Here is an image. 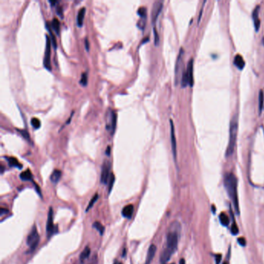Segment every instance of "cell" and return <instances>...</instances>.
I'll list each match as a JSON object with an SVG mask.
<instances>
[{"label": "cell", "mask_w": 264, "mask_h": 264, "mask_svg": "<svg viewBox=\"0 0 264 264\" xmlns=\"http://www.w3.org/2000/svg\"><path fill=\"white\" fill-rule=\"evenodd\" d=\"M224 183H225V187L226 188L229 198L232 202L235 211L238 214H239V200H238V192H237L238 180H237L236 177L232 173H228L225 174Z\"/></svg>", "instance_id": "6da1fadb"}, {"label": "cell", "mask_w": 264, "mask_h": 264, "mask_svg": "<svg viewBox=\"0 0 264 264\" xmlns=\"http://www.w3.org/2000/svg\"><path fill=\"white\" fill-rule=\"evenodd\" d=\"M237 133H238V119L237 116H234L230 122V128H229V140L225 156L227 157H230L234 152L235 143H236Z\"/></svg>", "instance_id": "7a4b0ae2"}, {"label": "cell", "mask_w": 264, "mask_h": 264, "mask_svg": "<svg viewBox=\"0 0 264 264\" xmlns=\"http://www.w3.org/2000/svg\"><path fill=\"white\" fill-rule=\"evenodd\" d=\"M178 244V232L174 230V231L169 232L167 235H166V245L164 249L168 251L171 254H174L177 248Z\"/></svg>", "instance_id": "3957f363"}, {"label": "cell", "mask_w": 264, "mask_h": 264, "mask_svg": "<svg viewBox=\"0 0 264 264\" xmlns=\"http://www.w3.org/2000/svg\"><path fill=\"white\" fill-rule=\"evenodd\" d=\"M39 242L40 235L38 234V232H37V227L34 225L33 229H31L29 234L28 235L27 239H26V244L29 247V252H33L37 248L38 244H39Z\"/></svg>", "instance_id": "277c9868"}, {"label": "cell", "mask_w": 264, "mask_h": 264, "mask_svg": "<svg viewBox=\"0 0 264 264\" xmlns=\"http://www.w3.org/2000/svg\"><path fill=\"white\" fill-rule=\"evenodd\" d=\"M117 116L114 111H109L106 115V128L107 131L110 133V135L112 136L116 131Z\"/></svg>", "instance_id": "5b68a950"}, {"label": "cell", "mask_w": 264, "mask_h": 264, "mask_svg": "<svg viewBox=\"0 0 264 264\" xmlns=\"http://www.w3.org/2000/svg\"><path fill=\"white\" fill-rule=\"evenodd\" d=\"M183 55H184V50L183 48H180L179 54L177 56L176 61V65H175V84H177L180 81V77L182 76L180 73H183L184 70H182L183 68Z\"/></svg>", "instance_id": "8992f818"}, {"label": "cell", "mask_w": 264, "mask_h": 264, "mask_svg": "<svg viewBox=\"0 0 264 264\" xmlns=\"http://www.w3.org/2000/svg\"><path fill=\"white\" fill-rule=\"evenodd\" d=\"M51 40L48 35H46V50L43 59V65L48 70H51Z\"/></svg>", "instance_id": "52a82bcc"}, {"label": "cell", "mask_w": 264, "mask_h": 264, "mask_svg": "<svg viewBox=\"0 0 264 264\" xmlns=\"http://www.w3.org/2000/svg\"><path fill=\"white\" fill-rule=\"evenodd\" d=\"M163 6H164V2L163 1H156L153 3L152 11H151V20H152L153 24L156 23L159 15L161 14V11H162Z\"/></svg>", "instance_id": "ba28073f"}, {"label": "cell", "mask_w": 264, "mask_h": 264, "mask_svg": "<svg viewBox=\"0 0 264 264\" xmlns=\"http://www.w3.org/2000/svg\"><path fill=\"white\" fill-rule=\"evenodd\" d=\"M110 169H111V164L109 161H105L102 166V172H101V182L102 184H107L108 180L110 177Z\"/></svg>", "instance_id": "9c48e42d"}, {"label": "cell", "mask_w": 264, "mask_h": 264, "mask_svg": "<svg viewBox=\"0 0 264 264\" xmlns=\"http://www.w3.org/2000/svg\"><path fill=\"white\" fill-rule=\"evenodd\" d=\"M170 141H171V148H172V153L174 156V161L177 159V140L175 136V130H174V125L172 120H170Z\"/></svg>", "instance_id": "30bf717a"}, {"label": "cell", "mask_w": 264, "mask_h": 264, "mask_svg": "<svg viewBox=\"0 0 264 264\" xmlns=\"http://www.w3.org/2000/svg\"><path fill=\"white\" fill-rule=\"evenodd\" d=\"M53 209L52 208H50L49 211H48V216H47V237H50L54 233V220H53Z\"/></svg>", "instance_id": "8fae6325"}, {"label": "cell", "mask_w": 264, "mask_h": 264, "mask_svg": "<svg viewBox=\"0 0 264 264\" xmlns=\"http://www.w3.org/2000/svg\"><path fill=\"white\" fill-rule=\"evenodd\" d=\"M193 67H194V60L191 59L190 61H188V67L186 70V73L188 75V84L191 87L194 85V76H193Z\"/></svg>", "instance_id": "7c38bea8"}, {"label": "cell", "mask_w": 264, "mask_h": 264, "mask_svg": "<svg viewBox=\"0 0 264 264\" xmlns=\"http://www.w3.org/2000/svg\"><path fill=\"white\" fill-rule=\"evenodd\" d=\"M157 252V246L154 244L150 245V246L149 248L148 252H147V259H146V264H150L151 261L153 260V257L155 256Z\"/></svg>", "instance_id": "4fadbf2b"}, {"label": "cell", "mask_w": 264, "mask_h": 264, "mask_svg": "<svg viewBox=\"0 0 264 264\" xmlns=\"http://www.w3.org/2000/svg\"><path fill=\"white\" fill-rule=\"evenodd\" d=\"M259 12H260V6H256V8L253 10V12H252V15L253 22H254L255 29H256V31H258L260 26V19H259Z\"/></svg>", "instance_id": "5bb4252c"}, {"label": "cell", "mask_w": 264, "mask_h": 264, "mask_svg": "<svg viewBox=\"0 0 264 264\" xmlns=\"http://www.w3.org/2000/svg\"><path fill=\"white\" fill-rule=\"evenodd\" d=\"M133 213V205H128L123 208V209L122 211V216L126 219H131L132 215Z\"/></svg>", "instance_id": "9a60e30c"}, {"label": "cell", "mask_w": 264, "mask_h": 264, "mask_svg": "<svg viewBox=\"0 0 264 264\" xmlns=\"http://www.w3.org/2000/svg\"><path fill=\"white\" fill-rule=\"evenodd\" d=\"M234 65H235L239 69L243 70V67H245V65H246V63H245L244 59H243V57H242V55L241 54L235 55V58H234Z\"/></svg>", "instance_id": "2e32d148"}, {"label": "cell", "mask_w": 264, "mask_h": 264, "mask_svg": "<svg viewBox=\"0 0 264 264\" xmlns=\"http://www.w3.org/2000/svg\"><path fill=\"white\" fill-rule=\"evenodd\" d=\"M85 12H86V9L83 7L79 10L78 16H77V23L78 26H82L83 22H84V18L85 16Z\"/></svg>", "instance_id": "e0dca14e"}, {"label": "cell", "mask_w": 264, "mask_h": 264, "mask_svg": "<svg viewBox=\"0 0 264 264\" xmlns=\"http://www.w3.org/2000/svg\"><path fill=\"white\" fill-rule=\"evenodd\" d=\"M61 177V171L59 170H54L51 174V180L54 184H57Z\"/></svg>", "instance_id": "ac0fdd59"}, {"label": "cell", "mask_w": 264, "mask_h": 264, "mask_svg": "<svg viewBox=\"0 0 264 264\" xmlns=\"http://www.w3.org/2000/svg\"><path fill=\"white\" fill-rule=\"evenodd\" d=\"M6 159L7 160L9 163V165L10 166H12V167H17V168H22V164H20L19 161L16 160L15 157H6Z\"/></svg>", "instance_id": "d6986e66"}, {"label": "cell", "mask_w": 264, "mask_h": 264, "mask_svg": "<svg viewBox=\"0 0 264 264\" xmlns=\"http://www.w3.org/2000/svg\"><path fill=\"white\" fill-rule=\"evenodd\" d=\"M90 252H91L90 248H89L88 246L85 247V248L84 249V250L82 251V252H81L80 255L81 261V262H83V261H84L85 260H87V259L88 258L89 255H90Z\"/></svg>", "instance_id": "ffe728a7"}, {"label": "cell", "mask_w": 264, "mask_h": 264, "mask_svg": "<svg viewBox=\"0 0 264 264\" xmlns=\"http://www.w3.org/2000/svg\"><path fill=\"white\" fill-rule=\"evenodd\" d=\"M264 105V93L262 90L260 91L259 93V111L261 113Z\"/></svg>", "instance_id": "44dd1931"}, {"label": "cell", "mask_w": 264, "mask_h": 264, "mask_svg": "<svg viewBox=\"0 0 264 264\" xmlns=\"http://www.w3.org/2000/svg\"><path fill=\"white\" fill-rule=\"evenodd\" d=\"M20 178L23 180H32V174L29 171V170H26V171L22 172L20 175Z\"/></svg>", "instance_id": "7402d4cb"}, {"label": "cell", "mask_w": 264, "mask_h": 264, "mask_svg": "<svg viewBox=\"0 0 264 264\" xmlns=\"http://www.w3.org/2000/svg\"><path fill=\"white\" fill-rule=\"evenodd\" d=\"M47 30L50 33V38H51V44L53 45L54 48L56 49L57 48V40H56V38H55V36L54 35V33H52L51 31V29L49 27V25L48 23H47Z\"/></svg>", "instance_id": "603a6c76"}, {"label": "cell", "mask_w": 264, "mask_h": 264, "mask_svg": "<svg viewBox=\"0 0 264 264\" xmlns=\"http://www.w3.org/2000/svg\"><path fill=\"white\" fill-rule=\"evenodd\" d=\"M219 219H220V222H221V224L222 225H224V226H227V225H229V219L227 215H226V214L221 213V215H220V216H219Z\"/></svg>", "instance_id": "cb8c5ba5"}, {"label": "cell", "mask_w": 264, "mask_h": 264, "mask_svg": "<svg viewBox=\"0 0 264 264\" xmlns=\"http://www.w3.org/2000/svg\"><path fill=\"white\" fill-rule=\"evenodd\" d=\"M51 24H52V27L54 28L56 33L59 34V32H60V22H59V20H57V18H54Z\"/></svg>", "instance_id": "d4e9b609"}, {"label": "cell", "mask_w": 264, "mask_h": 264, "mask_svg": "<svg viewBox=\"0 0 264 264\" xmlns=\"http://www.w3.org/2000/svg\"><path fill=\"white\" fill-rule=\"evenodd\" d=\"M92 226H93V227H94L95 229L96 230L101 234V235H103L104 232H105V228H104V226L101 224V223L98 222V221H95V222H94V224H93Z\"/></svg>", "instance_id": "484cf974"}, {"label": "cell", "mask_w": 264, "mask_h": 264, "mask_svg": "<svg viewBox=\"0 0 264 264\" xmlns=\"http://www.w3.org/2000/svg\"><path fill=\"white\" fill-rule=\"evenodd\" d=\"M181 81V86L183 88H185L188 84V75H187V73H186V70H184L183 73H182L181 81Z\"/></svg>", "instance_id": "4316f807"}, {"label": "cell", "mask_w": 264, "mask_h": 264, "mask_svg": "<svg viewBox=\"0 0 264 264\" xmlns=\"http://www.w3.org/2000/svg\"><path fill=\"white\" fill-rule=\"evenodd\" d=\"M31 125H33V127L35 129H38L41 125V122L37 118L33 117L31 119Z\"/></svg>", "instance_id": "83f0119b"}, {"label": "cell", "mask_w": 264, "mask_h": 264, "mask_svg": "<svg viewBox=\"0 0 264 264\" xmlns=\"http://www.w3.org/2000/svg\"><path fill=\"white\" fill-rule=\"evenodd\" d=\"M80 84L84 87L86 86L88 84V74L87 73H83L81 74V77L80 79Z\"/></svg>", "instance_id": "f1b7e54d"}, {"label": "cell", "mask_w": 264, "mask_h": 264, "mask_svg": "<svg viewBox=\"0 0 264 264\" xmlns=\"http://www.w3.org/2000/svg\"><path fill=\"white\" fill-rule=\"evenodd\" d=\"M98 194H95V195L94 197H93V198H92V200H91L90 202H89V204H88V207H87L86 211H89V210L91 209V208H92V207H93V205H95V203L96 201L98 200Z\"/></svg>", "instance_id": "f546056e"}, {"label": "cell", "mask_w": 264, "mask_h": 264, "mask_svg": "<svg viewBox=\"0 0 264 264\" xmlns=\"http://www.w3.org/2000/svg\"><path fill=\"white\" fill-rule=\"evenodd\" d=\"M17 131L21 134L23 138L26 140L29 141L30 142V138H29V133L27 132V130H26V129H17Z\"/></svg>", "instance_id": "4dcf8cb0"}, {"label": "cell", "mask_w": 264, "mask_h": 264, "mask_svg": "<svg viewBox=\"0 0 264 264\" xmlns=\"http://www.w3.org/2000/svg\"><path fill=\"white\" fill-rule=\"evenodd\" d=\"M146 21H147V18H140L137 23V26L140 29H144L145 26H146Z\"/></svg>", "instance_id": "1f68e13d"}, {"label": "cell", "mask_w": 264, "mask_h": 264, "mask_svg": "<svg viewBox=\"0 0 264 264\" xmlns=\"http://www.w3.org/2000/svg\"><path fill=\"white\" fill-rule=\"evenodd\" d=\"M138 15L140 16V18H147V8L145 7H140L138 10Z\"/></svg>", "instance_id": "d6a6232c"}, {"label": "cell", "mask_w": 264, "mask_h": 264, "mask_svg": "<svg viewBox=\"0 0 264 264\" xmlns=\"http://www.w3.org/2000/svg\"><path fill=\"white\" fill-rule=\"evenodd\" d=\"M114 181H115V176H114L113 174H111L110 175V177H109V192H111V188L113 187V184H114Z\"/></svg>", "instance_id": "836d02e7"}, {"label": "cell", "mask_w": 264, "mask_h": 264, "mask_svg": "<svg viewBox=\"0 0 264 264\" xmlns=\"http://www.w3.org/2000/svg\"><path fill=\"white\" fill-rule=\"evenodd\" d=\"M153 34H154V43L155 45H158L159 41H160V39H159V35L158 33H157L156 28L153 27Z\"/></svg>", "instance_id": "e575fe53"}, {"label": "cell", "mask_w": 264, "mask_h": 264, "mask_svg": "<svg viewBox=\"0 0 264 264\" xmlns=\"http://www.w3.org/2000/svg\"><path fill=\"white\" fill-rule=\"evenodd\" d=\"M231 231H232V234L234 235H237V234H238V232H239V229H238V227H237V225H236V224H235V222H234L232 224Z\"/></svg>", "instance_id": "d590c367"}, {"label": "cell", "mask_w": 264, "mask_h": 264, "mask_svg": "<svg viewBox=\"0 0 264 264\" xmlns=\"http://www.w3.org/2000/svg\"><path fill=\"white\" fill-rule=\"evenodd\" d=\"M238 243H239L242 246H245L246 244V239H245L244 238L241 237V238H239V239H238Z\"/></svg>", "instance_id": "8d00e7d4"}, {"label": "cell", "mask_w": 264, "mask_h": 264, "mask_svg": "<svg viewBox=\"0 0 264 264\" xmlns=\"http://www.w3.org/2000/svg\"><path fill=\"white\" fill-rule=\"evenodd\" d=\"M215 263L216 264H220V262L221 260V256L220 254H216L215 256Z\"/></svg>", "instance_id": "74e56055"}, {"label": "cell", "mask_w": 264, "mask_h": 264, "mask_svg": "<svg viewBox=\"0 0 264 264\" xmlns=\"http://www.w3.org/2000/svg\"><path fill=\"white\" fill-rule=\"evenodd\" d=\"M57 14H58L59 16H63V10H62V7H61V6H57Z\"/></svg>", "instance_id": "f35d334b"}, {"label": "cell", "mask_w": 264, "mask_h": 264, "mask_svg": "<svg viewBox=\"0 0 264 264\" xmlns=\"http://www.w3.org/2000/svg\"><path fill=\"white\" fill-rule=\"evenodd\" d=\"M84 44H85V48L87 51H89V42H88V38H85L84 40Z\"/></svg>", "instance_id": "ab89813d"}, {"label": "cell", "mask_w": 264, "mask_h": 264, "mask_svg": "<svg viewBox=\"0 0 264 264\" xmlns=\"http://www.w3.org/2000/svg\"><path fill=\"white\" fill-rule=\"evenodd\" d=\"M6 213H8V210L5 209L3 208H1V209H0V214H1V215H6Z\"/></svg>", "instance_id": "60d3db41"}, {"label": "cell", "mask_w": 264, "mask_h": 264, "mask_svg": "<svg viewBox=\"0 0 264 264\" xmlns=\"http://www.w3.org/2000/svg\"><path fill=\"white\" fill-rule=\"evenodd\" d=\"M205 2H204V3H203V6H202V10H201V11H200V14H199V16H198V23H199L200 22V20H201V17H202V11H203V9H204V4H205Z\"/></svg>", "instance_id": "b9f144b4"}, {"label": "cell", "mask_w": 264, "mask_h": 264, "mask_svg": "<svg viewBox=\"0 0 264 264\" xmlns=\"http://www.w3.org/2000/svg\"><path fill=\"white\" fill-rule=\"evenodd\" d=\"M110 151H111V149H110V147L109 146V147H107V150H106V153L108 155V156H110Z\"/></svg>", "instance_id": "7bdbcfd3"}, {"label": "cell", "mask_w": 264, "mask_h": 264, "mask_svg": "<svg viewBox=\"0 0 264 264\" xmlns=\"http://www.w3.org/2000/svg\"><path fill=\"white\" fill-rule=\"evenodd\" d=\"M179 264H185V260L183 258L180 259V262H179Z\"/></svg>", "instance_id": "ee69618b"}, {"label": "cell", "mask_w": 264, "mask_h": 264, "mask_svg": "<svg viewBox=\"0 0 264 264\" xmlns=\"http://www.w3.org/2000/svg\"><path fill=\"white\" fill-rule=\"evenodd\" d=\"M49 2H51V4L52 5V6H54V5L57 4V2H57V1H49Z\"/></svg>", "instance_id": "f6af8a7d"}, {"label": "cell", "mask_w": 264, "mask_h": 264, "mask_svg": "<svg viewBox=\"0 0 264 264\" xmlns=\"http://www.w3.org/2000/svg\"><path fill=\"white\" fill-rule=\"evenodd\" d=\"M263 44H264V37H263Z\"/></svg>", "instance_id": "bcb514c9"}, {"label": "cell", "mask_w": 264, "mask_h": 264, "mask_svg": "<svg viewBox=\"0 0 264 264\" xmlns=\"http://www.w3.org/2000/svg\"><path fill=\"white\" fill-rule=\"evenodd\" d=\"M223 264H229V263H226V262H225Z\"/></svg>", "instance_id": "7dc6e473"}, {"label": "cell", "mask_w": 264, "mask_h": 264, "mask_svg": "<svg viewBox=\"0 0 264 264\" xmlns=\"http://www.w3.org/2000/svg\"><path fill=\"white\" fill-rule=\"evenodd\" d=\"M119 264H122V263H119Z\"/></svg>", "instance_id": "c3c4849f"}, {"label": "cell", "mask_w": 264, "mask_h": 264, "mask_svg": "<svg viewBox=\"0 0 264 264\" xmlns=\"http://www.w3.org/2000/svg\"><path fill=\"white\" fill-rule=\"evenodd\" d=\"M170 264H175V263H170Z\"/></svg>", "instance_id": "681fc988"}]
</instances>
